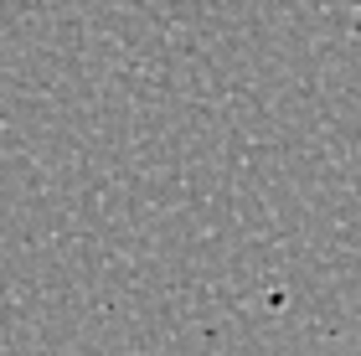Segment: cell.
Masks as SVG:
<instances>
[{
  "label": "cell",
  "instance_id": "1",
  "mask_svg": "<svg viewBox=\"0 0 361 356\" xmlns=\"http://www.w3.org/2000/svg\"><path fill=\"white\" fill-rule=\"evenodd\" d=\"M351 6H356V11H361V0H351Z\"/></svg>",
  "mask_w": 361,
  "mask_h": 356
}]
</instances>
